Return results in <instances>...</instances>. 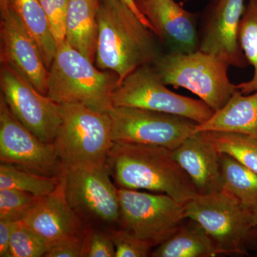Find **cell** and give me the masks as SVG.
<instances>
[{"label":"cell","mask_w":257,"mask_h":257,"mask_svg":"<svg viewBox=\"0 0 257 257\" xmlns=\"http://www.w3.org/2000/svg\"><path fill=\"white\" fill-rule=\"evenodd\" d=\"M61 105L62 122L53 144L62 166L106 162L114 143L108 112L80 104Z\"/></svg>","instance_id":"8992f818"},{"label":"cell","mask_w":257,"mask_h":257,"mask_svg":"<svg viewBox=\"0 0 257 257\" xmlns=\"http://www.w3.org/2000/svg\"><path fill=\"white\" fill-rule=\"evenodd\" d=\"M94 64L117 74L120 82L161 54L158 37L121 0H99Z\"/></svg>","instance_id":"6da1fadb"},{"label":"cell","mask_w":257,"mask_h":257,"mask_svg":"<svg viewBox=\"0 0 257 257\" xmlns=\"http://www.w3.org/2000/svg\"><path fill=\"white\" fill-rule=\"evenodd\" d=\"M60 177L66 199L84 226L104 229L119 226L117 187L106 161L63 166Z\"/></svg>","instance_id":"5b68a950"},{"label":"cell","mask_w":257,"mask_h":257,"mask_svg":"<svg viewBox=\"0 0 257 257\" xmlns=\"http://www.w3.org/2000/svg\"><path fill=\"white\" fill-rule=\"evenodd\" d=\"M8 8L35 39L47 68H50L57 52V44L40 0H8Z\"/></svg>","instance_id":"44dd1931"},{"label":"cell","mask_w":257,"mask_h":257,"mask_svg":"<svg viewBox=\"0 0 257 257\" xmlns=\"http://www.w3.org/2000/svg\"><path fill=\"white\" fill-rule=\"evenodd\" d=\"M84 231L51 243L45 257H82Z\"/></svg>","instance_id":"4dcf8cb0"},{"label":"cell","mask_w":257,"mask_h":257,"mask_svg":"<svg viewBox=\"0 0 257 257\" xmlns=\"http://www.w3.org/2000/svg\"><path fill=\"white\" fill-rule=\"evenodd\" d=\"M50 22L57 46L65 41V24L68 0H40Z\"/></svg>","instance_id":"f546056e"},{"label":"cell","mask_w":257,"mask_h":257,"mask_svg":"<svg viewBox=\"0 0 257 257\" xmlns=\"http://www.w3.org/2000/svg\"><path fill=\"white\" fill-rule=\"evenodd\" d=\"M18 221L0 219V256L11 257L10 251V239Z\"/></svg>","instance_id":"1f68e13d"},{"label":"cell","mask_w":257,"mask_h":257,"mask_svg":"<svg viewBox=\"0 0 257 257\" xmlns=\"http://www.w3.org/2000/svg\"><path fill=\"white\" fill-rule=\"evenodd\" d=\"M139 9L169 52L191 53L199 50L198 15L175 0H136Z\"/></svg>","instance_id":"9a60e30c"},{"label":"cell","mask_w":257,"mask_h":257,"mask_svg":"<svg viewBox=\"0 0 257 257\" xmlns=\"http://www.w3.org/2000/svg\"><path fill=\"white\" fill-rule=\"evenodd\" d=\"M21 221L48 243L79 234L85 229L64 195L62 179L53 192L40 198Z\"/></svg>","instance_id":"e0dca14e"},{"label":"cell","mask_w":257,"mask_h":257,"mask_svg":"<svg viewBox=\"0 0 257 257\" xmlns=\"http://www.w3.org/2000/svg\"><path fill=\"white\" fill-rule=\"evenodd\" d=\"M1 64L9 65L39 92L47 95L49 69L37 42L17 15L10 11L1 18Z\"/></svg>","instance_id":"5bb4252c"},{"label":"cell","mask_w":257,"mask_h":257,"mask_svg":"<svg viewBox=\"0 0 257 257\" xmlns=\"http://www.w3.org/2000/svg\"><path fill=\"white\" fill-rule=\"evenodd\" d=\"M153 66L165 84L190 91L214 112L238 90L228 76L229 64L199 50L191 53H162Z\"/></svg>","instance_id":"277c9868"},{"label":"cell","mask_w":257,"mask_h":257,"mask_svg":"<svg viewBox=\"0 0 257 257\" xmlns=\"http://www.w3.org/2000/svg\"><path fill=\"white\" fill-rule=\"evenodd\" d=\"M153 64L128 74L115 89L113 106H132L187 118L202 124L214 111L201 99L180 95L167 87Z\"/></svg>","instance_id":"ba28073f"},{"label":"cell","mask_w":257,"mask_h":257,"mask_svg":"<svg viewBox=\"0 0 257 257\" xmlns=\"http://www.w3.org/2000/svg\"><path fill=\"white\" fill-rule=\"evenodd\" d=\"M115 246L102 228L86 226L82 257H115Z\"/></svg>","instance_id":"f1b7e54d"},{"label":"cell","mask_w":257,"mask_h":257,"mask_svg":"<svg viewBox=\"0 0 257 257\" xmlns=\"http://www.w3.org/2000/svg\"><path fill=\"white\" fill-rule=\"evenodd\" d=\"M114 143L140 144L174 150L195 131L197 123L177 115L132 106L108 111Z\"/></svg>","instance_id":"30bf717a"},{"label":"cell","mask_w":257,"mask_h":257,"mask_svg":"<svg viewBox=\"0 0 257 257\" xmlns=\"http://www.w3.org/2000/svg\"><path fill=\"white\" fill-rule=\"evenodd\" d=\"M220 154H226L257 174V139L241 134L202 132Z\"/></svg>","instance_id":"cb8c5ba5"},{"label":"cell","mask_w":257,"mask_h":257,"mask_svg":"<svg viewBox=\"0 0 257 257\" xmlns=\"http://www.w3.org/2000/svg\"><path fill=\"white\" fill-rule=\"evenodd\" d=\"M225 132L257 139V91L244 94L239 89L207 121L197 124L196 133Z\"/></svg>","instance_id":"ac0fdd59"},{"label":"cell","mask_w":257,"mask_h":257,"mask_svg":"<svg viewBox=\"0 0 257 257\" xmlns=\"http://www.w3.org/2000/svg\"><path fill=\"white\" fill-rule=\"evenodd\" d=\"M220 155L222 189L252 211L257 207V174L234 157Z\"/></svg>","instance_id":"7402d4cb"},{"label":"cell","mask_w":257,"mask_h":257,"mask_svg":"<svg viewBox=\"0 0 257 257\" xmlns=\"http://www.w3.org/2000/svg\"><path fill=\"white\" fill-rule=\"evenodd\" d=\"M119 83L117 74L97 68L64 41L57 46L49 68L47 96L60 104H80L108 112Z\"/></svg>","instance_id":"3957f363"},{"label":"cell","mask_w":257,"mask_h":257,"mask_svg":"<svg viewBox=\"0 0 257 257\" xmlns=\"http://www.w3.org/2000/svg\"><path fill=\"white\" fill-rule=\"evenodd\" d=\"M115 246V257H146L152 253L153 246L119 227L105 229Z\"/></svg>","instance_id":"83f0119b"},{"label":"cell","mask_w":257,"mask_h":257,"mask_svg":"<svg viewBox=\"0 0 257 257\" xmlns=\"http://www.w3.org/2000/svg\"><path fill=\"white\" fill-rule=\"evenodd\" d=\"M49 247L48 243L23 221L17 222L10 239L11 257H45Z\"/></svg>","instance_id":"484cf974"},{"label":"cell","mask_w":257,"mask_h":257,"mask_svg":"<svg viewBox=\"0 0 257 257\" xmlns=\"http://www.w3.org/2000/svg\"><path fill=\"white\" fill-rule=\"evenodd\" d=\"M0 11H1V18L8 14L10 12L8 8V0H0Z\"/></svg>","instance_id":"836d02e7"},{"label":"cell","mask_w":257,"mask_h":257,"mask_svg":"<svg viewBox=\"0 0 257 257\" xmlns=\"http://www.w3.org/2000/svg\"><path fill=\"white\" fill-rule=\"evenodd\" d=\"M121 1H122L123 3L127 5L130 9L133 10L134 13H135L137 16L140 18V20H141V21L143 22L147 27H148L150 30H152V31L154 32L153 28H152L151 24L150 23L148 20L145 18V15H144L143 13H141L140 9H139L138 5H137L136 0H121Z\"/></svg>","instance_id":"d6a6232c"},{"label":"cell","mask_w":257,"mask_h":257,"mask_svg":"<svg viewBox=\"0 0 257 257\" xmlns=\"http://www.w3.org/2000/svg\"><path fill=\"white\" fill-rule=\"evenodd\" d=\"M60 183V175H38L10 164L0 165V189H18L43 197L55 191Z\"/></svg>","instance_id":"603a6c76"},{"label":"cell","mask_w":257,"mask_h":257,"mask_svg":"<svg viewBox=\"0 0 257 257\" xmlns=\"http://www.w3.org/2000/svg\"><path fill=\"white\" fill-rule=\"evenodd\" d=\"M252 219L253 226L257 227V207L252 211Z\"/></svg>","instance_id":"e575fe53"},{"label":"cell","mask_w":257,"mask_h":257,"mask_svg":"<svg viewBox=\"0 0 257 257\" xmlns=\"http://www.w3.org/2000/svg\"><path fill=\"white\" fill-rule=\"evenodd\" d=\"M244 0H216L199 34V50L216 56L229 66L244 68L248 63L239 40Z\"/></svg>","instance_id":"4fadbf2b"},{"label":"cell","mask_w":257,"mask_h":257,"mask_svg":"<svg viewBox=\"0 0 257 257\" xmlns=\"http://www.w3.org/2000/svg\"><path fill=\"white\" fill-rule=\"evenodd\" d=\"M0 160L46 176H60L61 162L54 144L47 143L25 127L0 96Z\"/></svg>","instance_id":"7c38bea8"},{"label":"cell","mask_w":257,"mask_h":257,"mask_svg":"<svg viewBox=\"0 0 257 257\" xmlns=\"http://www.w3.org/2000/svg\"><path fill=\"white\" fill-rule=\"evenodd\" d=\"M99 0H68L65 41L94 63Z\"/></svg>","instance_id":"d6986e66"},{"label":"cell","mask_w":257,"mask_h":257,"mask_svg":"<svg viewBox=\"0 0 257 257\" xmlns=\"http://www.w3.org/2000/svg\"><path fill=\"white\" fill-rule=\"evenodd\" d=\"M2 95L15 117L42 141L53 144L62 122V107L44 95L9 65L1 64Z\"/></svg>","instance_id":"8fae6325"},{"label":"cell","mask_w":257,"mask_h":257,"mask_svg":"<svg viewBox=\"0 0 257 257\" xmlns=\"http://www.w3.org/2000/svg\"><path fill=\"white\" fill-rule=\"evenodd\" d=\"M252 1H254L256 2V3H257V0H252Z\"/></svg>","instance_id":"d590c367"},{"label":"cell","mask_w":257,"mask_h":257,"mask_svg":"<svg viewBox=\"0 0 257 257\" xmlns=\"http://www.w3.org/2000/svg\"><path fill=\"white\" fill-rule=\"evenodd\" d=\"M172 152L198 194L222 190L221 155L204 133L193 134Z\"/></svg>","instance_id":"2e32d148"},{"label":"cell","mask_w":257,"mask_h":257,"mask_svg":"<svg viewBox=\"0 0 257 257\" xmlns=\"http://www.w3.org/2000/svg\"><path fill=\"white\" fill-rule=\"evenodd\" d=\"M186 219L204 228L220 254H244L246 241L254 227L252 211L226 191L197 194L184 204Z\"/></svg>","instance_id":"52a82bcc"},{"label":"cell","mask_w":257,"mask_h":257,"mask_svg":"<svg viewBox=\"0 0 257 257\" xmlns=\"http://www.w3.org/2000/svg\"><path fill=\"white\" fill-rule=\"evenodd\" d=\"M220 254L215 243L201 225L190 220L156 246L153 257H213Z\"/></svg>","instance_id":"ffe728a7"},{"label":"cell","mask_w":257,"mask_h":257,"mask_svg":"<svg viewBox=\"0 0 257 257\" xmlns=\"http://www.w3.org/2000/svg\"><path fill=\"white\" fill-rule=\"evenodd\" d=\"M40 198L18 189H0V219L21 221Z\"/></svg>","instance_id":"4316f807"},{"label":"cell","mask_w":257,"mask_h":257,"mask_svg":"<svg viewBox=\"0 0 257 257\" xmlns=\"http://www.w3.org/2000/svg\"><path fill=\"white\" fill-rule=\"evenodd\" d=\"M240 46L248 64L253 68L252 78L248 82L240 83L238 89L244 94L257 91V3L248 0L245 6L239 30Z\"/></svg>","instance_id":"d4e9b609"},{"label":"cell","mask_w":257,"mask_h":257,"mask_svg":"<svg viewBox=\"0 0 257 257\" xmlns=\"http://www.w3.org/2000/svg\"><path fill=\"white\" fill-rule=\"evenodd\" d=\"M119 227L153 247L172 236L186 219L184 204L165 194L117 188Z\"/></svg>","instance_id":"9c48e42d"},{"label":"cell","mask_w":257,"mask_h":257,"mask_svg":"<svg viewBox=\"0 0 257 257\" xmlns=\"http://www.w3.org/2000/svg\"><path fill=\"white\" fill-rule=\"evenodd\" d=\"M106 165L117 188L165 194L183 204L197 194L172 150L166 147L114 143Z\"/></svg>","instance_id":"7a4b0ae2"}]
</instances>
